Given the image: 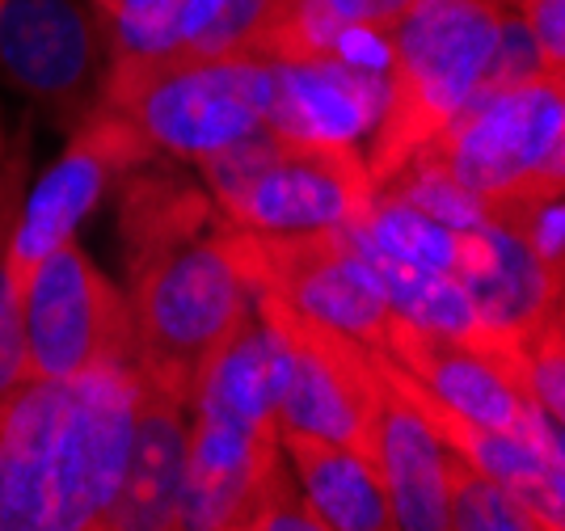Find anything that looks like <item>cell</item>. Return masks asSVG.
Here are the masks:
<instances>
[{"instance_id":"cell-16","label":"cell","mask_w":565,"mask_h":531,"mask_svg":"<svg viewBox=\"0 0 565 531\" xmlns=\"http://www.w3.org/2000/svg\"><path fill=\"white\" fill-rule=\"evenodd\" d=\"M186 486V401L140 380L131 447L115 502L97 519L102 531H182Z\"/></svg>"},{"instance_id":"cell-1","label":"cell","mask_w":565,"mask_h":531,"mask_svg":"<svg viewBox=\"0 0 565 531\" xmlns=\"http://www.w3.org/2000/svg\"><path fill=\"white\" fill-rule=\"evenodd\" d=\"M212 194L140 164L122 178L131 363L140 380L186 401L203 368L254 317V296L224 249Z\"/></svg>"},{"instance_id":"cell-29","label":"cell","mask_w":565,"mask_h":531,"mask_svg":"<svg viewBox=\"0 0 565 531\" xmlns=\"http://www.w3.org/2000/svg\"><path fill=\"white\" fill-rule=\"evenodd\" d=\"M25 173H30V136L25 127L9 136L0 123V211L25 194Z\"/></svg>"},{"instance_id":"cell-24","label":"cell","mask_w":565,"mask_h":531,"mask_svg":"<svg viewBox=\"0 0 565 531\" xmlns=\"http://www.w3.org/2000/svg\"><path fill=\"white\" fill-rule=\"evenodd\" d=\"M110 30L106 72L143 68L173 55V18L178 0H97Z\"/></svg>"},{"instance_id":"cell-25","label":"cell","mask_w":565,"mask_h":531,"mask_svg":"<svg viewBox=\"0 0 565 531\" xmlns=\"http://www.w3.org/2000/svg\"><path fill=\"white\" fill-rule=\"evenodd\" d=\"M448 531H541L507 489L448 456Z\"/></svg>"},{"instance_id":"cell-18","label":"cell","mask_w":565,"mask_h":531,"mask_svg":"<svg viewBox=\"0 0 565 531\" xmlns=\"http://www.w3.org/2000/svg\"><path fill=\"white\" fill-rule=\"evenodd\" d=\"M282 460L308 510L330 531H401L376 464L312 435L279 431Z\"/></svg>"},{"instance_id":"cell-11","label":"cell","mask_w":565,"mask_h":531,"mask_svg":"<svg viewBox=\"0 0 565 531\" xmlns=\"http://www.w3.org/2000/svg\"><path fill=\"white\" fill-rule=\"evenodd\" d=\"M110 30L94 0H4L0 81L76 127L102 106Z\"/></svg>"},{"instance_id":"cell-8","label":"cell","mask_w":565,"mask_h":531,"mask_svg":"<svg viewBox=\"0 0 565 531\" xmlns=\"http://www.w3.org/2000/svg\"><path fill=\"white\" fill-rule=\"evenodd\" d=\"M220 232L254 300H275L372 350L384 347L393 312L347 232L275 236L236 229L228 220Z\"/></svg>"},{"instance_id":"cell-32","label":"cell","mask_w":565,"mask_h":531,"mask_svg":"<svg viewBox=\"0 0 565 531\" xmlns=\"http://www.w3.org/2000/svg\"><path fill=\"white\" fill-rule=\"evenodd\" d=\"M94 531H102V528H94Z\"/></svg>"},{"instance_id":"cell-13","label":"cell","mask_w":565,"mask_h":531,"mask_svg":"<svg viewBox=\"0 0 565 531\" xmlns=\"http://www.w3.org/2000/svg\"><path fill=\"white\" fill-rule=\"evenodd\" d=\"M384 55L388 51L262 55L266 131L300 144L363 148L384 115Z\"/></svg>"},{"instance_id":"cell-14","label":"cell","mask_w":565,"mask_h":531,"mask_svg":"<svg viewBox=\"0 0 565 531\" xmlns=\"http://www.w3.org/2000/svg\"><path fill=\"white\" fill-rule=\"evenodd\" d=\"M384 359H393L401 371H409L435 401H444L448 410L472 417L481 426H494L507 435L536 443L553 456H565V431L553 426L548 417L519 393L511 371L502 368L494 347H477V342H456L426 333L418 325L393 317L384 333Z\"/></svg>"},{"instance_id":"cell-10","label":"cell","mask_w":565,"mask_h":531,"mask_svg":"<svg viewBox=\"0 0 565 531\" xmlns=\"http://www.w3.org/2000/svg\"><path fill=\"white\" fill-rule=\"evenodd\" d=\"M25 380H72L131 363L127 296L97 270L76 236L51 249L22 287Z\"/></svg>"},{"instance_id":"cell-19","label":"cell","mask_w":565,"mask_h":531,"mask_svg":"<svg viewBox=\"0 0 565 531\" xmlns=\"http://www.w3.org/2000/svg\"><path fill=\"white\" fill-rule=\"evenodd\" d=\"M414 0H275L270 22L249 55L308 51H388V30Z\"/></svg>"},{"instance_id":"cell-17","label":"cell","mask_w":565,"mask_h":531,"mask_svg":"<svg viewBox=\"0 0 565 531\" xmlns=\"http://www.w3.org/2000/svg\"><path fill=\"white\" fill-rule=\"evenodd\" d=\"M372 464L388 489L401 531H448V452L414 414V405L384 380V371L372 422Z\"/></svg>"},{"instance_id":"cell-3","label":"cell","mask_w":565,"mask_h":531,"mask_svg":"<svg viewBox=\"0 0 565 531\" xmlns=\"http://www.w3.org/2000/svg\"><path fill=\"white\" fill-rule=\"evenodd\" d=\"M279 396L282 350L254 312L190 393L182 531H236L287 472Z\"/></svg>"},{"instance_id":"cell-23","label":"cell","mask_w":565,"mask_h":531,"mask_svg":"<svg viewBox=\"0 0 565 531\" xmlns=\"http://www.w3.org/2000/svg\"><path fill=\"white\" fill-rule=\"evenodd\" d=\"M490 224L511 232L536 266L553 278H565V185H536L486 208Z\"/></svg>"},{"instance_id":"cell-2","label":"cell","mask_w":565,"mask_h":531,"mask_svg":"<svg viewBox=\"0 0 565 531\" xmlns=\"http://www.w3.org/2000/svg\"><path fill=\"white\" fill-rule=\"evenodd\" d=\"M136 401V363L25 380L0 410V531H94L127 468Z\"/></svg>"},{"instance_id":"cell-33","label":"cell","mask_w":565,"mask_h":531,"mask_svg":"<svg viewBox=\"0 0 565 531\" xmlns=\"http://www.w3.org/2000/svg\"><path fill=\"white\" fill-rule=\"evenodd\" d=\"M94 4H97V0H94Z\"/></svg>"},{"instance_id":"cell-5","label":"cell","mask_w":565,"mask_h":531,"mask_svg":"<svg viewBox=\"0 0 565 531\" xmlns=\"http://www.w3.org/2000/svg\"><path fill=\"white\" fill-rule=\"evenodd\" d=\"M199 173L228 224L275 236L351 229L376 194L363 148L300 144L275 131H258L199 161Z\"/></svg>"},{"instance_id":"cell-26","label":"cell","mask_w":565,"mask_h":531,"mask_svg":"<svg viewBox=\"0 0 565 531\" xmlns=\"http://www.w3.org/2000/svg\"><path fill=\"white\" fill-rule=\"evenodd\" d=\"M22 199H13L9 208L0 211V410H4V405L18 396V389L25 384L22 296H18V287H13V278H9V266H4V249H9L13 229H18Z\"/></svg>"},{"instance_id":"cell-22","label":"cell","mask_w":565,"mask_h":531,"mask_svg":"<svg viewBox=\"0 0 565 531\" xmlns=\"http://www.w3.org/2000/svg\"><path fill=\"white\" fill-rule=\"evenodd\" d=\"M275 0H178L169 60L249 55L270 22Z\"/></svg>"},{"instance_id":"cell-27","label":"cell","mask_w":565,"mask_h":531,"mask_svg":"<svg viewBox=\"0 0 565 531\" xmlns=\"http://www.w3.org/2000/svg\"><path fill=\"white\" fill-rule=\"evenodd\" d=\"M236 531H330V528L308 510V502L300 498V489H296V477L287 468L279 481L270 486V493L262 498V507Z\"/></svg>"},{"instance_id":"cell-7","label":"cell","mask_w":565,"mask_h":531,"mask_svg":"<svg viewBox=\"0 0 565 531\" xmlns=\"http://www.w3.org/2000/svg\"><path fill=\"white\" fill-rule=\"evenodd\" d=\"M414 161L435 164L486 208L536 185H565V72L472 97Z\"/></svg>"},{"instance_id":"cell-28","label":"cell","mask_w":565,"mask_h":531,"mask_svg":"<svg viewBox=\"0 0 565 531\" xmlns=\"http://www.w3.org/2000/svg\"><path fill=\"white\" fill-rule=\"evenodd\" d=\"M515 18L527 34V43L536 46L544 68L565 72V0H532Z\"/></svg>"},{"instance_id":"cell-4","label":"cell","mask_w":565,"mask_h":531,"mask_svg":"<svg viewBox=\"0 0 565 531\" xmlns=\"http://www.w3.org/2000/svg\"><path fill=\"white\" fill-rule=\"evenodd\" d=\"M507 18L490 0H414L388 30L384 115L363 152L372 190L393 182L486 89Z\"/></svg>"},{"instance_id":"cell-6","label":"cell","mask_w":565,"mask_h":531,"mask_svg":"<svg viewBox=\"0 0 565 531\" xmlns=\"http://www.w3.org/2000/svg\"><path fill=\"white\" fill-rule=\"evenodd\" d=\"M102 106L127 118L152 152L199 164L266 131V64L262 55H220L106 72Z\"/></svg>"},{"instance_id":"cell-31","label":"cell","mask_w":565,"mask_h":531,"mask_svg":"<svg viewBox=\"0 0 565 531\" xmlns=\"http://www.w3.org/2000/svg\"><path fill=\"white\" fill-rule=\"evenodd\" d=\"M0 9H4V0H0Z\"/></svg>"},{"instance_id":"cell-30","label":"cell","mask_w":565,"mask_h":531,"mask_svg":"<svg viewBox=\"0 0 565 531\" xmlns=\"http://www.w3.org/2000/svg\"><path fill=\"white\" fill-rule=\"evenodd\" d=\"M490 4H494V9H502V13H523L532 0H490Z\"/></svg>"},{"instance_id":"cell-9","label":"cell","mask_w":565,"mask_h":531,"mask_svg":"<svg viewBox=\"0 0 565 531\" xmlns=\"http://www.w3.org/2000/svg\"><path fill=\"white\" fill-rule=\"evenodd\" d=\"M254 312L282 350L279 431L312 435L372 460L380 396L376 350L275 300H254Z\"/></svg>"},{"instance_id":"cell-21","label":"cell","mask_w":565,"mask_h":531,"mask_svg":"<svg viewBox=\"0 0 565 531\" xmlns=\"http://www.w3.org/2000/svg\"><path fill=\"white\" fill-rule=\"evenodd\" d=\"M486 347H494L502 368L511 371L519 393L527 396L553 426L565 431V312L548 308L536 321L519 325L511 333H494Z\"/></svg>"},{"instance_id":"cell-12","label":"cell","mask_w":565,"mask_h":531,"mask_svg":"<svg viewBox=\"0 0 565 531\" xmlns=\"http://www.w3.org/2000/svg\"><path fill=\"white\" fill-rule=\"evenodd\" d=\"M152 157H157L152 144L110 106H97L94 115H85L72 127L60 161L34 185H25L22 215L4 249V266H9L18 296H22L25 278L34 275V266L76 236V229L89 220V211L102 203V194Z\"/></svg>"},{"instance_id":"cell-15","label":"cell","mask_w":565,"mask_h":531,"mask_svg":"<svg viewBox=\"0 0 565 531\" xmlns=\"http://www.w3.org/2000/svg\"><path fill=\"white\" fill-rule=\"evenodd\" d=\"M380 371L414 405V414L430 426V435L444 443L448 456L469 464L472 472H481L498 489H507L541 531H565V456H553V452L519 439V435H507V431H494V426H481L472 417L456 414L384 354H380Z\"/></svg>"},{"instance_id":"cell-20","label":"cell","mask_w":565,"mask_h":531,"mask_svg":"<svg viewBox=\"0 0 565 531\" xmlns=\"http://www.w3.org/2000/svg\"><path fill=\"white\" fill-rule=\"evenodd\" d=\"M347 232L359 236L363 245L380 249V254L397 257V262L456 278L460 287L490 257V224L477 232H456L439 220H430L426 211L409 208L393 190H376L372 203L363 208V215Z\"/></svg>"}]
</instances>
